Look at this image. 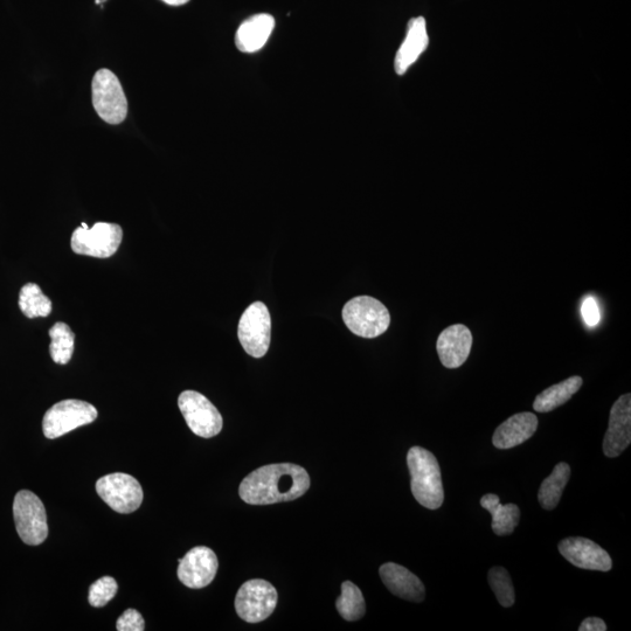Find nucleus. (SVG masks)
<instances>
[{
  "instance_id": "obj_25",
  "label": "nucleus",
  "mask_w": 631,
  "mask_h": 631,
  "mask_svg": "<svg viewBox=\"0 0 631 631\" xmlns=\"http://www.w3.org/2000/svg\"><path fill=\"white\" fill-rule=\"evenodd\" d=\"M50 352L54 363L66 365L73 357L75 335L66 323L58 322L50 330Z\"/></svg>"
},
{
  "instance_id": "obj_17",
  "label": "nucleus",
  "mask_w": 631,
  "mask_h": 631,
  "mask_svg": "<svg viewBox=\"0 0 631 631\" xmlns=\"http://www.w3.org/2000/svg\"><path fill=\"white\" fill-rule=\"evenodd\" d=\"M538 428L536 414L530 412L518 413L504 421L496 429L492 443L497 449H511L532 438Z\"/></svg>"
},
{
  "instance_id": "obj_3",
  "label": "nucleus",
  "mask_w": 631,
  "mask_h": 631,
  "mask_svg": "<svg viewBox=\"0 0 631 631\" xmlns=\"http://www.w3.org/2000/svg\"><path fill=\"white\" fill-rule=\"evenodd\" d=\"M343 321L353 335L376 338L390 327L391 315L376 298L358 296L344 305Z\"/></svg>"
},
{
  "instance_id": "obj_20",
  "label": "nucleus",
  "mask_w": 631,
  "mask_h": 631,
  "mask_svg": "<svg viewBox=\"0 0 631 631\" xmlns=\"http://www.w3.org/2000/svg\"><path fill=\"white\" fill-rule=\"evenodd\" d=\"M482 508L492 516V530L497 536H509L518 526L520 510L515 504H501L499 497L488 494L481 499Z\"/></svg>"
},
{
  "instance_id": "obj_28",
  "label": "nucleus",
  "mask_w": 631,
  "mask_h": 631,
  "mask_svg": "<svg viewBox=\"0 0 631 631\" xmlns=\"http://www.w3.org/2000/svg\"><path fill=\"white\" fill-rule=\"evenodd\" d=\"M116 629L119 631H143L145 629L143 616L135 609H127L117 620Z\"/></svg>"
},
{
  "instance_id": "obj_18",
  "label": "nucleus",
  "mask_w": 631,
  "mask_h": 631,
  "mask_svg": "<svg viewBox=\"0 0 631 631\" xmlns=\"http://www.w3.org/2000/svg\"><path fill=\"white\" fill-rule=\"evenodd\" d=\"M429 44L426 19L424 17L409 20L404 43L395 57L394 68L398 75H404L415 64Z\"/></svg>"
},
{
  "instance_id": "obj_7",
  "label": "nucleus",
  "mask_w": 631,
  "mask_h": 631,
  "mask_svg": "<svg viewBox=\"0 0 631 631\" xmlns=\"http://www.w3.org/2000/svg\"><path fill=\"white\" fill-rule=\"evenodd\" d=\"M97 415V409L89 402L74 399L60 401L46 412L43 431L47 439H58L76 428L92 424Z\"/></svg>"
},
{
  "instance_id": "obj_21",
  "label": "nucleus",
  "mask_w": 631,
  "mask_h": 631,
  "mask_svg": "<svg viewBox=\"0 0 631 631\" xmlns=\"http://www.w3.org/2000/svg\"><path fill=\"white\" fill-rule=\"evenodd\" d=\"M582 383L579 376L568 378L557 385H553L547 390L537 395L533 402V409L539 413H549L554 409L563 406L568 400H571L575 393H578Z\"/></svg>"
},
{
  "instance_id": "obj_23",
  "label": "nucleus",
  "mask_w": 631,
  "mask_h": 631,
  "mask_svg": "<svg viewBox=\"0 0 631 631\" xmlns=\"http://www.w3.org/2000/svg\"><path fill=\"white\" fill-rule=\"evenodd\" d=\"M19 308L27 318L50 316L53 305L36 283H27L20 290Z\"/></svg>"
},
{
  "instance_id": "obj_6",
  "label": "nucleus",
  "mask_w": 631,
  "mask_h": 631,
  "mask_svg": "<svg viewBox=\"0 0 631 631\" xmlns=\"http://www.w3.org/2000/svg\"><path fill=\"white\" fill-rule=\"evenodd\" d=\"M122 239L123 230L120 225L96 223L89 228L86 223H82L74 231L71 245L75 254L108 259L116 254Z\"/></svg>"
},
{
  "instance_id": "obj_9",
  "label": "nucleus",
  "mask_w": 631,
  "mask_h": 631,
  "mask_svg": "<svg viewBox=\"0 0 631 631\" xmlns=\"http://www.w3.org/2000/svg\"><path fill=\"white\" fill-rule=\"evenodd\" d=\"M277 592L270 582L253 579L245 582L235 598V610L242 620L259 623L268 619L277 606Z\"/></svg>"
},
{
  "instance_id": "obj_29",
  "label": "nucleus",
  "mask_w": 631,
  "mask_h": 631,
  "mask_svg": "<svg viewBox=\"0 0 631 631\" xmlns=\"http://www.w3.org/2000/svg\"><path fill=\"white\" fill-rule=\"evenodd\" d=\"M581 314L588 327H596L600 323V309L598 302L592 296L586 297L582 302Z\"/></svg>"
},
{
  "instance_id": "obj_32",
  "label": "nucleus",
  "mask_w": 631,
  "mask_h": 631,
  "mask_svg": "<svg viewBox=\"0 0 631 631\" xmlns=\"http://www.w3.org/2000/svg\"><path fill=\"white\" fill-rule=\"evenodd\" d=\"M104 2H107V0H95L96 5H102Z\"/></svg>"
},
{
  "instance_id": "obj_5",
  "label": "nucleus",
  "mask_w": 631,
  "mask_h": 631,
  "mask_svg": "<svg viewBox=\"0 0 631 631\" xmlns=\"http://www.w3.org/2000/svg\"><path fill=\"white\" fill-rule=\"evenodd\" d=\"M13 517L20 539L27 545L43 544L48 536L46 509L29 490L19 491L13 502Z\"/></svg>"
},
{
  "instance_id": "obj_13",
  "label": "nucleus",
  "mask_w": 631,
  "mask_h": 631,
  "mask_svg": "<svg viewBox=\"0 0 631 631\" xmlns=\"http://www.w3.org/2000/svg\"><path fill=\"white\" fill-rule=\"evenodd\" d=\"M559 552L572 565L584 570L609 572L613 567L612 558L608 552L586 538L564 539L559 544Z\"/></svg>"
},
{
  "instance_id": "obj_4",
  "label": "nucleus",
  "mask_w": 631,
  "mask_h": 631,
  "mask_svg": "<svg viewBox=\"0 0 631 631\" xmlns=\"http://www.w3.org/2000/svg\"><path fill=\"white\" fill-rule=\"evenodd\" d=\"M93 106L97 115L109 124L127 119L128 101L119 78L109 69L97 71L92 85Z\"/></svg>"
},
{
  "instance_id": "obj_10",
  "label": "nucleus",
  "mask_w": 631,
  "mask_h": 631,
  "mask_svg": "<svg viewBox=\"0 0 631 631\" xmlns=\"http://www.w3.org/2000/svg\"><path fill=\"white\" fill-rule=\"evenodd\" d=\"M272 318L265 303L255 302L241 316L238 337L249 356L262 358L269 350L272 338Z\"/></svg>"
},
{
  "instance_id": "obj_30",
  "label": "nucleus",
  "mask_w": 631,
  "mask_h": 631,
  "mask_svg": "<svg viewBox=\"0 0 631 631\" xmlns=\"http://www.w3.org/2000/svg\"><path fill=\"white\" fill-rule=\"evenodd\" d=\"M580 631H606L607 624L599 617H588L579 627Z\"/></svg>"
},
{
  "instance_id": "obj_22",
  "label": "nucleus",
  "mask_w": 631,
  "mask_h": 631,
  "mask_svg": "<svg viewBox=\"0 0 631 631\" xmlns=\"http://www.w3.org/2000/svg\"><path fill=\"white\" fill-rule=\"evenodd\" d=\"M570 477L571 467L564 462L557 464L539 489L538 499L543 509L551 511L557 508Z\"/></svg>"
},
{
  "instance_id": "obj_16",
  "label": "nucleus",
  "mask_w": 631,
  "mask_h": 631,
  "mask_svg": "<svg viewBox=\"0 0 631 631\" xmlns=\"http://www.w3.org/2000/svg\"><path fill=\"white\" fill-rule=\"evenodd\" d=\"M380 578L384 585L400 599L420 603L425 600V586L406 567L394 563H387L380 567Z\"/></svg>"
},
{
  "instance_id": "obj_12",
  "label": "nucleus",
  "mask_w": 631,
  "mask_h": 631,
  "mask_svg": "<svg viewBox=\"0 0 631 631\" xmlns=\"http://www.w3.org/2000/svg\"><path fill=\"white\" fill-rule=\"evenodd\" d=\"M178 579L183 585L200 589L212 584L216 578L219 561L217 554L206 546L194 547L179 559Z\"/></svg>"
},
{
  "instance_id": "obj_2",
  "label": "nucleus",
  "mask_w": 631,
  "mask_h": 631,
  "mask_svg": "<svg viewBox=\"0 0 631 631\" xmlns=\"http://www.w3.org/2000/svg\"><path fill=\"white\" fill-rule=\"evenodd\" d=\"M407 464L411 473V489L416 501L429 510L441 508L445 501L441 470L433 453L421 447L409 449Z\"/></svg>"
},
{
  "instance_id": "obj_8",
  "label": "nucleus",
  "mask_w": 631,
  "mask_h": 631,
  "mask_svg": "<svg viewBox=\"0 0 631 631\" xmlns=\"http://www.w3.org/2000/svg\"><path fill=\"white\" fill-rule=\"evenodd\" d=\"M178 406L187 426L200 438L211 439L223 431V416L205 395L185 391L179 395Z\"/></svg>"
},
{
  "instance_id": "obj_24",
  "label": "nucleus",
  "mask_w": 631,
  "mask_h": 631,
  "mask_svg": "<svg viewBox=\"0 0 631 631\" xmlns=\"http://www.w3.org/2000/svg\"><path fill=\"white\" fill-rule=\"evenodd\" d=\"M336 608L344 620L355 622L366 613L365 599L362 591L351 581L342 584V594L336 601Z\"/></svg>"
},
{
  "instance_id": "obj_26",
  "label": "nucleus",
  "mask_w": 631,
  "mask_h": 631,
  "mask_svg": "<svg viewBox=\"0 0 631 631\" xmlns=\"http://www.w3.org/2000/svg\"><path fill=\"white\" fill-rule=\"evenodd\" d=\"M489 584L494 591L499 603L505 608L513 606L515 603V588L508 571L503 567L491 568L489 572Z\"/></svg>"
},
{
  "instance_id": "obj_14",
  "label": "nucleus",
  "mask_w": 631,
  "mask_h": 631,
  "mask_svg": "<svg viewBox=\"0 0 631 631\" xmlns=\"http://www.w3.org/2000/svg\"><path fill=\"white\" fill-rule=\"evenodd\" d=\"M631 442V395L616 400L610 411L608 431L603 440V453L607 457L620 456Z\"/></svg>"
},
{
  "instance_id": "obj_15",
  "label": "nucleus",
  "mask_w": 631,
  "mask_h": 631,
  "mask_svg": "<svg viewBox=\"0 0 631 631\" xmlns=\"http://www.w3.org/2000/svg\"><path fill=\"white\" fill-rule=\"evenodd\" d=\"M473 346V335L463 324H455L443 330L436 343V350L443 366L459 369L468 359Z\"/></svg>"
},
{
  "instance_id": "obj_19",
  "label": "nucleus",
  "mask_w": 631,
  "mask_h": 631,
  "mask_svg": "<svg viewBox=\"0 0 631 631\" xmlns=\"http://www.w3.org/2000/svg\"><path fill=\"white\" fill-rule=\"evenodd\" d=\"M274 27L275 19L267 13L248 18L235 34V45L242 53L258 52L267 44Z\"/></svg>"
},
{
  "instance_id": "obj_11",
  "label": "nucleus",
  "mask_w": 631,
  "mask_h": 631,
  "mask_svg": "<svg viewBox=\"0 0 631 631\" xmlns=\"http://www.w3.org/2000/svg\"><path fill=\"white\" fill-rule=\"evenodd\" d=\"M97 494L110 508L119 513L135 512L143 502V489L135 477L115 473L96 482Z\"/></svg>"
},
{
  "instance_id": "obj_31",
  "label": "nucleus",
  "mask_w": 631,
  "mask_h": 631,
  "mask_svg": "<svg viewBox=\"0 0 631 631\" xmlns=\"http://www.w3.org/2000/svg\"><path fill=\"white\" fill-rule=\"evenodd\" d=\"M163 3L170 6H182L190 2V0H162Z\"/></svg>"
},
{
  "instance_id": "obj_27",
  "label": "nucleus",
  "mask_w": 631,
  "mask_h": 631,
  "mask_svg": "<svg viewBox=\"0 0 631 631\" xmlns=\"http://www.w3.org/2000/svg\"><path fill=\"white\" fill-rule=\"evenodd\" d=\"M117 582L112 577H103L96 580L89 588L88 600L90 605L95 608H101L108 605V602L112 601L117 594Z\"/></svg>"
},
{
  "instance_id": "obj_1",
  "label": "nucleus",
  "mask_w": 631,
  "mask_h": 631,
  "mask_svg": "<svg viewBox=\"0 0 631 631\" xmlns=\"http://www.w3.org/2000/svg\"><path fill=\"white\" fill-rule=\"evenodd\" d=\"M309 488L307 470L293 463H277L249 474L240 484L239 495L247 504L270 505L295 501Z\"/></svg>"
}]
</instances>
